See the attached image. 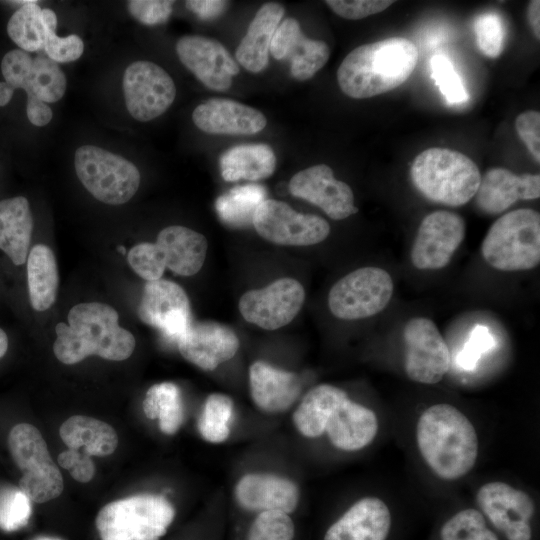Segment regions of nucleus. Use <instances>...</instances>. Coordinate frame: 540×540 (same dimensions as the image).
<instances>
[{
    "label": "nucleus",
    "mask_w": 540,
    "mask_h": 540,
    "mask_svg": "<svg viewBox=\"0 0 540 540\" xmlns=\"http://www.w3.org/2000/svg\"><path fill=\"white\" fill-rule=\"evenodd\" d=\"M275 168L276 156L272 148L263 143L238 145L220 157L221 176L225 181L261 180L271 176Z\"/></svg>",
    "instance_id": "obj_30"
},
{
    "label": "nucleus",
    "mask_w": 540,
    "mask_h": 540,
    "mask_svg": "<svg viewBox=\"0 0 540 540\" xmlns=\"http://www.w3.org/2000/svg\"><path fill=\"white\" fill-rule=\"evenodd\" d=\"M391 513L384 501L364 497L355 502L326 531L323 540H386Z\"/></svg>",
    "instance_id": "obj_24"
},
{
    "label": "nucleus",
    "mask_w": 540,
    "mask_h": 540,
    "mask_svg": "<svg viewBox=\"0 0 540 540\" xmlns=\"http://www.w3.org/2000/svg\"><path fill=\"white\" fill-rule=\"evenodd\" d=\"M290 193L321 208L331 219L342 220L355 214L354 194L348 184L337 180L325 164L296 173L289 182Z\"/></svg>",
    "instance_id": "obj_18"
},
{
    "label": "nucleus",
    "mask_w": 540,
    "mask_h": 540,
    "mask_svg": "<svg viewBox=\"0 0 540 540\" xmlns=\"http://www.w3.org/2000/svg\"><path fill=\"white\" fill-rule=\"evenodd\" d=\"M330 49L321 40L307 38L301 33L292 44L286 59L291 62V75L304 81L313 77L328 61Z\"/></svg>",
    "instance_id": "obj_38"
},
{
    "label": "nucleus",
    "mask_w": 540,
    "mask_h": 540,
    "mask_svg": "<svg viewBox=\"0 0 540 540\" xmlns=\"http://www.w3.org/2000/svg\"><path fill=\"white\" fill-rule=\"evenodd\" d=\"M266 200V190L258 184H248L230 189L215 202V209L222 222L234 228L253 224L254 214Z\"/></svg>",
    "instance_id": "obj_34"
},
{
    "label": "nucleus",
    "mask_w": 540,
    "mask_h": 540,
    "mask_svg": "<svg viewBox=\"0 0 540 540\" xmlns=\"http://www.w3.org/2000/svg\"><path fill=\"white\" fill-rule=\"evenodd\" d=\"M465 237L463 218L451 211H434L421 221L411 250L412 264L420 270L445 267Z\"/></svg>",
    "instance_id": "obj_15"
},
{
    "label": "nucleus",
    "mask_w": 540,
    "mask_h": 540,
    "mask_svg": "<svg viewBox=\"0 0 540 540\" xmlns=\"http://www.w3.org/2000/svg\"><path fill=\"white\" fill-rule=\"evenodd\" d=\"M233 416L232 399L221 393H213L205 400L197 427L204 440L222 443L230 435V422Z\"/></svg>",
    "instance_id": "obj_37"
},
{
    "label": "nucleus",
    "mask_w": 540,
    "mask_h": 540,
    "mask_svg": "<svg viewBox=\"0 0 540 540\" xmlns=\"http://www.w3.org/2000/svg\"><path fill=\"white\" fill-rule=\"evenodd\" d=\"M377 432L375 412L352 401L340 389L329 409L325 425V433L331 444L343 451H358L368 446Z\"/></svg>",
    "instance_id": "obj_19"
},
{
    "label": "nucleus",
    "mask_w": 540,
    "mask_h": 540,
    "mask_svg": "<svg viewBox=\"0 0 540 540\" xmlns=\"http://www.w3.org/2000/svg\"><path fill=\"white\" fill-rule=\"evenodd\" d=\"M279 3H266L257 11L236 49V59L246 70L258 73L266 68L273 35L284 15Z\"/></svg>",
    "instance_id": "obj_27"
},
{
    "label": "nucleus",
    "mask_w": 540,
    "mask_h": 540,
    "mask_svg": "<svg viewBox=\"0 0 540 540\" xmlns=\"http://www.w3.org/2000/svg\"><path fill=\"white\" fill-rule=\"evenodd\" d=\"M482 256L501 271H523L540 262V215L528 208L508 212L488 230Z\"/></svg>",
    "instance_id": "obj_6"
},
{
    "label": "nucleus",
    "mask_w": 540,
    "mask_h": 540,
    "mask_svg": "<svg viewBox=\"0 0 540 540\" xmlns=\"http://www.w3.org/2000/svg\"><path fill=\"white\" fill-rule=\"evenodd\" d=\"M476 499L482 514L507 540H531L530 520L535 504L529 494L507 483L494 481L482 485Z\"/></svg>",
    "instance_id": "obj_14"
},
{
    "label": "nucleus",
    "mask_w": 540,
    "mask_h": 540,
    "mask_svg": "<svg viewBox=\"0 0 540 540\" xmlns=\"http://www.w3.org/2000/svg\"><path fill=\"white\" fill-rule=\"evenodd\" d=\"M416 441L430 469L444 480H456L474 466L479 449L471 421L455 406L428 407L416 425Z\"/></svg>",
    "instance_id": "obj_2"
},
{
    "label": "nucleus",
    "mask_w": 540,
    "mask_h": 540,
    "mask_svg": "<svg viewBox=\"0 0 540 540\" xmlns=\"http://www.w3.org/2000/svg\"><path fill=\"white\" fill-rule=\"evenodd\" d=\"M403 338L407 376L421 384L441 381L450 369L451 354L436 324L428 318H412L405 325Z\"/></svg>",
    "instance_id": "obj_11"
},
{
    "label": "nucleus",
    "mask_w": 540,
    "mask_h": 540,
    "mask_svg": "<svg viewBox=\"0 0 540 540\" xmlns=\"http://www.w3.org/2000/svg\"><path fill=\"white\" fill-rule=\"evenodd\" d=\"M27 283L31 306L45 311L55 302L59 274L55 255L46 245H35L27 257Z\"/></svg>",
    "instance_id": "obj_31"
},
{
    "label": "nucleus",
    "mask_w": 540,
    "mask_h": 540,
    "mask_svg": "<svg viewBox=\"0 0 540 540\" xmlns=\"http://www.w3.org/2000/svg\"><path fill=\"white\" fill-rule=\"evenodd\" d=\"M495 347L496 340L489 328L476 325L457 355V364L465 371H472L477 367L480 358Z\"/></svg>",
    "instance_id": "obj_46"
},
{
    "label": "nucleus",
    "mask_w": 540,
    "mask_h": 540,
    "mask_svg": "<svg viewBox=\"0 0 540 540\" xmlns=\"http://www.w3.org/2000/svg\"><path fill=\"white\" fill-rule=\"evenodd\" d=\"M441 540H498L487 528L484 515L476 509H464L453 515L442 526Z\"/></svg>",
    "instance_id": "obj_39"
},
{
    "label": "nucleus",
    "mask_w": 540,
    "mask_h": 540,
    "mask_svg": "<svg viewBox=\"0 0 540 540\" xmlns=\"http://www.w3.org/2000/svg\"><path fill=\"white\" fill-rule=\"evenodd\" d=\"M38 540H58V539H53V538H47V537H45V538H40V539H38Z\"/></svg>",
    "instance_id": "obj_59"
},
{
    "label": "nucleus",
    "mask_w": 540,
    "mask_h": 540,
    "mask_svg": "<svg viewBox=\"0 0 540 540\" xmlns=\"http://www.w3.org/2000/svg\"><path fill=\"white\" fill-rule=\"evenodd\" d=\"M239 345V339L231 328L213 321L191 323L177 341L181 355L206 371H212L233 358Z\"/></svg>",
    "instance_id": "obj_20"
},
{
    "label": "nucleus",
    "mask_w": 540,
    "mask_h": 540,
    "mask_svg": "<svg viewBox=\"0 0 540 540\" xmlns=\"http://www.w3.org/2000/svg\"><path fill=\"white\" fill-rule=\"evenodd\" d=\"M393 289L392 278L386 270L379 267L358 268L332 286L328 306L338 319H364L386 308Z\"/></svg>",
    "instance_id": "obj_9"
},
{
    "label": "nucleus",
    "mask_w": 540,
    "mask_h": 540,
    "mask_svg": "<svg viewBox=\"0 0 540 540\" xmlns=\"http://www.w3.org/2000/svg\"><path fill=\"white\" fill-rule=\"evenodd\" d=\"M516 131L534 159L540 162V113L528 110L516 118Z\"/></svg>",
    "instance_id": "obj_50"
},
{
    "label": "nucleus",
    "mask_w": 540,
    "mask_h": 540,
    "mask_svg": "<svg viewBox=\"0 0 540 540\" xmlns=\"http://www.w3.org/2000/svg\"><path fill=\"white\" fill-rule=\"evenodd\" d=\"M299 22L294 18H287L277 27L270 44L269 52L277 60L286 59V56L301 34Z\"/></svg>",
    "instance_id": "obj_51"
},
{
    "label": "nucleus",
    "mask_w": 540,
    "mask_h": 540,
    "mask_svg": "<svg viewBox=\"0 0 540 540\" xmlns=\"http://www.w3.org/2000/svg\"><path fill=\"white\" fill-rule=\"evenodd\" d=\"M253 225L263 239L288 246L318 244L330 233V225L322 217L299 213L274 199H266L259 205Z\"/></svg>",
    "instance_id": "obj_10"
},
{
    "label": "nucleus",
    "mask_w": 540,
    "mask_h": 540,
    "mask_svg": "<svg viewBox=\"0 0 540 540\" xmlns=\"http://www.w3.org/2000/svg\"><path fill=\"white\" fill-rule=\"evenodd\" d=\"M473 30L480 51L490 57H498L504 48L506 28L503 17L495 11L479 14L473 22Z\"/></svg>",
    "instance_id": "obj_41"
},
{
    "label": "nucleus",
    "mask_w": 540,
    "mask_h": 540,
    "mask_svg": "<svg viewBox=\"0 0 540 540\" xmlns=\"http://www.w3.org/2000/svg\"><path fill=\"white\" fill-rule=\"evenodd\" d=\"M164 496L138 494L110 502L98 512L95 524L101 540H159L175 518Z\"/></svg>",
    "instance_id": "obj_5"
},
{
    "label": "nucleus",
    "mask_w": 540,
    "mask_h": 540,
    "mask_svg": "<svg viewBox=\"0 0 540 540\" xmlns=\"http://www.w3.org/2000/svg\"><path fill=\"white\" fill-rule=\"evenodd\" d=\"M128 263L132 270L147 282L161 279L166 265L155 243L143 242L129 251Z\"/></svg>",
    "instance_id": "obj_45"
},
{
    "label": "nucleus",
    "mask_w": 540,
    "mask_h": 540,
    "mask_svg": "<svg viewBox=\"0 0 540 540\" xmlns=\"http://www.w3.org/2000/svg\"><path fill=\"white\" fill-rule=\"evenodd\" d=\"M139 318L177 343L191 325L188 296L177 283L159 279L146 283L138 306Z\"/></svg>",
    "instance_id": "obj_16"
},
{
    "label": "nucleus",
    "mask_w": 540,
    "mask_h": 540,
    "mask_svg": "<svg viewBox=\"0 0 540 540\" xmlns=\"http://www.w3.org/2000/svg\"><path fill=\"white\" fill-rule=\"evenodd\" d=\"M181 63L207 88L225 91L239 73L237 62L218 41L199 35H186L176 43Z\"/></svg>",
    "instance_id": "obj_17"
},
{
    "label": "nucleus",
    "mask_w": 540,
    "mask_h": 540,
    "mask_svg": "<svg viewBox=\"0 0 540 540\" xmlns=\"http://www.w3.org/2000/svg\"><path fill=\"white\" fill-rule=\"evenodd\" d=\"M33 0H24V1H10V3L12 4H16V5H20V6H23V5H26V4H29L31 3Z\"/></svg>",
    "instance_id": "obj_57"
},
{
    "label": "nucleus",
    "mask_w": 540,
    "mask_h": 540,
    "mask_svg": "<svg viewBox=\"0 0 540 540\" xmlns=\"http://www.w3.org/2000/svg\"><path fill=\"white\" fill-rule=\"evenodd\" d=\"M234 496L238 505L247 511L293 512L300 491L292 480L271 473H247L236 483Z\"/></svg>",
    "instance_id": "obj_21"
},
{
    "label": "nucleus",
    "mask_w": 540,
    "mask_h": 540,
    "mask_svg": "<svg viewBox=\"0 0 540 540\" xmlns=\"http://www.w3.org/2000/svg\"><path fill=\"white\" fill-rule=\"evenodd\" d=\"M32 231L33 217L25 197L0 201V249L17 266L27 260Z\"/></svg>",
    "instance_id": "obj_29"
},
{
    "label": "nucleus",
    "mask_w": 540,
    "mask_h": 540,
    "mask_svg": "<svg viewBox=\"0 0 540 540\" xmlns=\"http://www.w3.org/2000/svg\"><path fill=\"white\" fill-rule=\"evenodd\" d=\"M123 93L129 114L138 121L147 122L172 105L176 87L162 67L139 60L131 63L124 72Z\"/></svg>",
    "instance_id": "obj_12"
},
{
    "label": "nucleus",
    "mask_w": 540,
    "mask_h": 540,
    "mask_svg": "<svg viewBox=\"0 0 540 540\" xmlns=\"http://www.w3.org/2000/svg\"><path fill=\"white\" fill-rule=\"evenodd\" d=\"M155 244L166 268L181 276H192L200 271L208 248L204 235L178 225L162 229Z\"/></svg>",
    "instance_id": "obj_26"
},
{
    "label": "nucleus",
    "mask_w": 540,
    "mask_h": 540,
    "mask_svg": "<svg viewBox=\"0 0 540 540\" xmlns=\"http://www.w3.org/2000/svg\"><path fill=\"white\" fill-rule=\"evenodd\" d=\"M185 4L199 18L208 20L224 13L229 2L221 0H189Z\"/></svg>",
    "instance_id": "obj_52"
},
{
    "label": "nucleus",
    "mask_w": 540,
    "mask_h": 540,
    "mask_svg": "<svg viewBox=\"0 0 540 540\" xmlns=\"http://www.w3.org/2000/svg\"><path fill=\"white\" fill-rule=\"evenodd\" d=\"M417 60L418 50L412 41L390 37L352 50L337 70V81L347 96L370 98L403 84Z\"/></svg>",
    "instance_id": "obj_3"
},
{
    "label": "nucleus",
    "mask_w": 540,
    "mask_h": 540,
    "mask_svg": "<svg viewBox=\"0 0 540 540\" xmlns=\"http://www.w3.org/2000/svg\"><path fill=\"white\" fill-rule=\"evenodd\" d=\"M33 58L26 51L13 49L7 52L1 62V72L5 82L14 90L24 89L28 83Z\"/></svg>",
    "instance_id": "obj_47"
},
{
    "label": "nucleus",
    "mask_w": 540,
    "mask_h": 540,
    "mask_svg": "<svg viewBox=\"0 0 540 540\" xmlns=\"http://www.w3.org/2000/svg\"><path fill=\"white\" fill-rule=\"evenodd\" d=\"M74 165L83 186L106 204L128 202L140 185V172L132 162L94 145L79 147Z\"/></svg>",
    "instance_id": "obj_8"
},
{
    "label": "nucleus",
    "mask_w": 540,
    "mask_h": 540,
    "mask_svg": "<svg viewBox=\"0 0 540 540\" xmlns=\"http://www.w3.org/2000/svg\"><path fill=\"white\" fill-rule=\"evenodd\" d=\"M391 0H327L326 4L340 17L357 20L387 9Z\"/></svg>",
    "instance_id": "obj_48"
},
{
    "label": "nucleus",
    "mask_w": 540,
    "mask_h": 540,
    "mask_svg": "<svg viewBox=\"0 0 540 540\" xmlns=\"http://www.w3.org/2000/svg\"><path fill=\"white\" fill-rule=\"evenodd\" d=\"M8 447L13 461L22 472L18 488L31 502L44 503L61 495L64 489L62 474L35 426L16 424L9 432Z\"/></svg>",
    "instance_id": "obj_7"
},
{
    "label": "nucleus",
    "mask_w": 540,
    "mask_h": 540,
    "mask_svg": "<svg viewBox=\"0 0 540 540\" xmlns=\"http://www.w3.org/2000/svg\"><path fill=\"white\" fill-rule=\"evenodd\" d=\"M295 526L289 514L261 511L252 522L246 540H293Z\"/></svg>",
    "instance_id": "obj_42"
},
{
    "label": "nucleus",
    "mask_w": 540,
    "mask_h": 540,
    "mask_svg": "<svg viewBox=\"0 0 540 540\" xmlns=\"http://www.w3.org/2000/svg\"><path fill=\"white\" fill-rule=\"evenodd\" d=\"M142 407L147 418L158 419L159 429L166 435H174L183 423L180 389L172 382L151 386L146 392Z\"/></svg>",
    "instance_id": "obj_32"
},
{
    "label": "nucleus",
    "mask_w": 540,
    "mask_h": 540,
    "mask_svg": "<svg viewBox=\"0 0 540 540\" xmlns=\"http://www.w3.org/2000/svg\"><path fill=\"white\" fill-rule=\"evenodd\" d=\"M31 515V500L19 488L0 491V528L11 532L24 527Z\"/></svg>",
    "instance_id": "obj_44"
},
{
    "label": "nucleus",
    "mask_w": 540,
    "mask_h": 540,
    "mask_svg": "<svg viewBox=\"0 0 540 540\" xmlns=\"http://www.w3.org/2000/svg\"><path fill=\"white\" fill-rule=\"evenodd\" d=\"M540 196V175H516L505 168H491L481 177L475 194L477 206L488 214H498L519 200Z\"/></svg>",
    "instance_id": "obj_23"
},
{
    "label": "nucleus",
    "mask_w": 540,
    "mask_h": 540,
    "mask_svg": "<svg viewBox=\"0 0 540 540\" xmlns=\"http://www.w3.org/2000/svg\"><path fill=\"white\" fill-rule=\"evenodd\" d=\"M130 14L145 25L161 24L172 13L173 1L168 0H131L127 4Z\"/></svg>",
    "instance_id": "obj_49"
},
{
    "label": "nucleus",
    "mask_w": 540,
    "mask_h": 540,
    "mask_svg": "<svg viewBox=\"0 0 540 540\" xmlns=\"http://www.w3.org/2000/svg\"><path fill=\"white\" fill-rule=\"evenodd\" d=\"M411 179L427 199L448 206H461L476 194L481 174L466 155L448 148H429L414 159Z\"/></svg>",
    "instance_id": "obj_4"
},
{
    "label": "nucleus",
    "mask_w": 540,
    "mask_h": 540,
    "mask_svg": "<svg viewBox=\"0 0 540 540\" xmlns=\"http://www.w3.org/2000/svg\"><path fill=\"white\" fill-rule=\"evenodd\" d=\"M59 434L68 449L86 457L108 456L118 445L117 433L110 424L84 415L65 420Z\"/></svg>",
    "instance_id": "obj_28"
},
{
    "label": "nucleus",
    "mask_w": 540,
    "mask_h": 540,
    "mask_svg": "<svg viewBox=\"0 0 540 540\" xmlns=\"http://www.w3.org/2000/svg\"><path fill=\"white\" fill-rule=\"evenodd\" d=\"M46 27L44 51L56 63H67L77 60L84 51L82 39L77 35L59 37L56 35L57 16L51 9H42Z\"/></svg>",
    "instance_id": "obj_40"
},
{
    "label": "nucleus",
    "mask_w": 540,
    "mask_h": 540,
    "mask_svg": "<svg viewBox=\"0 0 540 540\" xmlns=\"http://www.w3.org/2000/svg\"><path fill=\"white\" fill-rule=\"evenodd\" d=\"M26 114L33 125L41 127L51 121L53 112L47 103L37 98H27Z\"/></svg>",
    "instance_id": "obj_53"
},
{
    "label": "nucleus",
    "mask_w": 540,
    "mask_h": 540,
    "mask_svg": "<svg viewBox=\"0 0 540 540\" xmlns=\"http://www.w3.org/2000/svg\"><path fill=\"white\" fill-rule=\"evenodd\" d=\"M7 33L23 51L36 52L44 49L46 27L37 1L33 0L14 12L8 21Z\"/></svg>",
    "instance_id": "obj_35"
},
{
    "label": "nucleus",
    "mask_w": 540,
    "mask_h": 540,
    "mask_svg": "<svg viewBox=\"0 0 540 540\" xmlns=\"http://www.w3.org/2000/svg\"><path fill=\"white\" fill-rule=\"evenodd\" d=\"M192 120L208 134L252 135L267 124L262 112L231 99H210L198 105Z\"/></svg>",
    "instance_id": "obj_22"
},
{
    "label": "nucleus",
    "mask_w": 540,
    "mask_h": 540,
    "mask_svg": "<svg viewBox=\"0 0 540 540\" xmlns=\"http://www.w3.org/2000/svg\"><path fill=\"white\" fill-rule=\"evenodd\" d=\"M430 65L431 76L447 103L451 105L461 104L469 99L463 80L445 55H434L431 58Z\"/></svg>",
    "instance_id": "obj_43"
},
{
    "label": "nucleus",
    "mask_w": 540,
    "mask_h": 540,
    "mask_svg": "<svg viewBox=\"0 0 540 540\" xmlns=\"http://www.w3.org/2000/svg\"><path fill=\"white\" fill-rule=\"evenodd\" d=\"M527 17L529 25L535 37L540 39V1L532 0L529 2L527 9Z\"/></svg>",
    "instance_id": "obj_54"
},
{
    "label": "nucleus",
    "mask_w": 540,
    "mask_h": 540,
    "mask_svg": "<svg viewBox=\"0 0 540 540\" xmlns=\"http://www.w3.org/2000/svg\"><path fill=\"white\" fill-rule=\"evenodd\" d=\"M304 299L302 284L296 279L284 277L261 289L245 292L238 306L246 321L266 330H276L294 319Z\"/></svg>",
    "instance_id": "obj_13"
},
{
    "label": "nucleus",
    "mask_w": 540,
    "mask_h": 540,
    "mask_svg": "<svg viewBox=\"0 0 540 540\" xmlns=\"http://www.w3.org/2000/svg\"><path fill=\"white\" fill-rule=\"evenodd\" d=\"M68 324L55 327L53 352L67 365L76 364L90 355L111 361L129 358L135 348L131 332L120 327L116 310L104 303L86 302L73 306Z\"/></svg>",
    "instance_id": "obj_1"
},
{
    "label": "nucleus",
    "mask_w": 540,
    "mask_h": 540,
    "mask_svg": "<svg viewBox=\"0 0 540 540\" xmlns=\"http://www.w3.org/2000/svg\"><path fill=\"white\" fill-rule=\"evenodd\" d=\"M118 251H120V253L123 255L126 253V249L123 246H119Z\"/></svg>",
    "instance_id": "obj_58"
},
{
    "label": "nucleus",
    "mask_w": 540,
    "mask_h": 540,
    "mask_svg": "<svg viewBox=\"0 0 540 540\" xmlns=\"http://www.w3.org/2000/svg\"><path fill=\"white\" fill-rule=\"evenodd\" d=\"M14 94V89L5 81L0 82V107L7 105Z\"/></svg>",
    "instance_id": "obj_55"
},
{
    "label": "nucleus",
    "mask_w": 540,
    "mask_h": 540,
    "mask_svg": "<svg viewBox=\"0 0 540 540\" xmlns=\"http://www.w3.org/2000/svg\"><path fill=\"white\" fill-rule=\"evenodd\" d=\"M66 77L58 63L44 55L33 58L30 77L25 87L27 98L54 103L65 94Z\"/></svg>",
    "instance_id": "obj_36"
},
{
    "label": "nucleus",
    "mask_w": 540,
    "mask_h": 540,
    "mask_svg": "<svg viewBox=\"0 0 540 540\" xmlns=\"http://www.w3.org/2000/svg\"><path fill=\"white\" fill-rule=\"evenodd\" d=\"M249 384L254 404L267 413L286 411L301 392V383L295 373L276 368L264 361L251 364Z\"/></svg>",
    "instance_id": "obj_25"
},
{
    "label": "nucleus",
    "mask_w": 540,
    "mask_h": 540,
    "mask_svg": "<svg viewBox=\"0 0 540 540\" xmlns=\"http://www.w3.org/2000/svg\"><path fill=\"white\" fill-rule=\"evenodd\" d=\"M8 337L4 330L0 328V359L6 354L8 350Z\"/></svg>",
    "instance_id": "obj_56"
},
{
    "label": "nucleus",
    "mask_w": 540,
    "mask_h": 540,
    "mask_svg": "<svg viewBox=\"0 0 540 540\" xmlns=\"http://www.w3.org/2000/svg\"><path fill=\"white\" fill-rule=\"evenodd\" d=\"M339 390L330 384H320L304 395L292 416L293 424L301 435L317 438L325 433L327 415Z\"/></svg>",
    "instance_id": "obj_33"
}]
</instances>
